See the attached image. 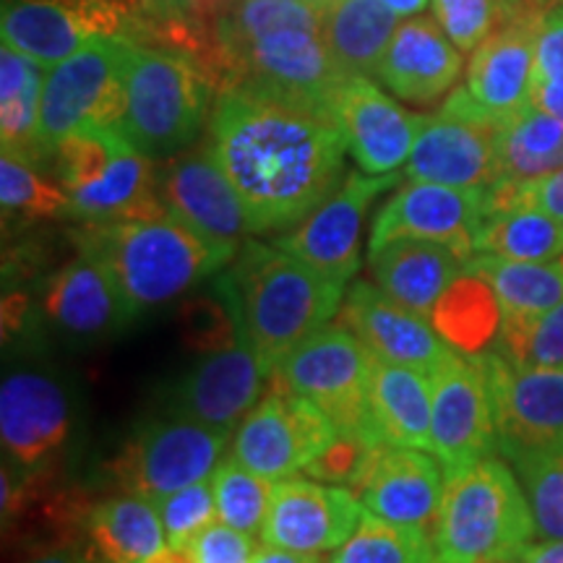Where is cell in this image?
<instances>
[{"label":"cell","mask_w":563,"mask_h":563,"mask_svg":"<svg viewBox=\"0 0 563 563\" xmlns=\"http://www.w3.org/2000/svg\"><path fill=\"white\" fill-rule=\"evenodd\" d=\"M514 207L540 209L563 222V167L530 183H496L488 188V214Z\"/></svg>","instance_id":"obj_48"},{"label":"cell","mask_w":563,"mask_h":563,"mask_svg":"<svg viewBox=\"0 0 563 563\" xmlns=\"http://www.w3.org/2000/svg\"><path fill=\"white\" fill-rule=\"evenodd\" d=\"M97 498L66 473H26L3 456L0 470V517L5 540L30 553L47 548H76Z\"/></svg>","instance_id":"obj_16"},{"label":"cell","mask_w":563,"mask_h":563,"mask_svg":"<svg viewBox=\"0 0 563 563\" xmlns=\"http://www.w3.org/2000/svg\"><path fill=\"white\" fill-rule=\"evenodd\" d=\"M146 563H194V559L188 551H178V548L165 545L159 553H154Z\"/></svg>","instance_id":"obj_57"},{"label":"cell","mask_w":563,"mask_h":563,"mask_svg":"<svg viewBox=\"0 0 563 563\" xmlns=\"http://www.w3.org/2000/svg\"><path fill=\"white\" fill-rule=\"evenodd\" d=\"M517 563H563V540L532 543Z\"/></svg>","instance_id":"obj_54"},{"label":"cell","mask_w":563,"mask_h":563,"mask_svg":"<svg viewBox=\"0 0 563 563\" xmlns=\"http://www.w3.org/2000/svg\"><path fill=\"white\" fill-rule=\"evenodd\" d=\"M79 418L74 389L45 365H13L0 384L3 456L26 473H66Z\"/></svg>","instance_id":"obj_6"},{"label":"cell","mask_w":563,"mask_h":563,"mask_svg":"<svg viewBox=\"0 0 563 563\" xmlns=\"http://www.w3.org/2000/svg\"><path fill=\"white\" fill-rule=\"evenodd\" d=\"M559 264H561V266H563V256H561V258H559Z\"/></svg>","instance_id":"obj_61"},{"label":"cell","mask_w":563,"mask_h":563,"mask_svg":"<svg viewBox=\"0 0 563 563\" xmlns=\"http://www.w3.org/2000/svg\"><path fill=\"white\" fill-rule=\"evenodd\" d=\"M538 527L522 483L498 456L446 473L433 530L439 563H517Z\"/></svg>","instance_id":"obj_4"},{"label":"cell","mask_w":563,"mask_h":563,"mask_svg":"<svg viewBox=\"0 0 563 563\" xmlns=\"http://www.w3.org/2000/svg\"><path fill=\"white\" fill-rule=\"evenodd\" d=\"M517 11H519V13L543 11V0H517Z\"/></svg>","instance_id":"obj_58"},{"label":"cell","mask_w":563,"mask_h":563,"mask_svg":"<svg viewBox=\"0 0 563 563\" xmlns=\"http://www.w3.org/2000/svg\"><path fill=\"white\" fill-rule=\"evenodd\" d=\"M386 443L371 439L361 433H340L329 443L311 464H306V473L313 481L342 485V488L361 490V485L368 477L371 467L376 464L378 454L384 452Z\"/></svg>","instance_id":"obj_46"},{"label":"cell","mask_w":563,"mask_h":563,"mask_svg":"<svg viewBox=\"0 0 563 563\" xmlns=\"http://www.w3.org/2000/svg\"><path fill=\"white\" fill-rule=\"evenodd\" d=\"M118 131L152 159H167L199 141L211 121L214 89L188 55L131 40L123 68Z\"/></svg>","instance_id":"obj_5"},{"label":"cell","mask_w":563,"mask_h":563,"mask_svg":"<svg viewBox=\"0 0 563 563\" xmlns=\"http://www.w3.org/2000/svg\"><path fill=\"white\" fill-rule=\"evenodd\" d=\"M144 0H3L0 34L45 68L79 53L97 37L141 40Z\"/></svg>","instance_id":"obj_10"},{"label":"cell","mask_w":563,"mask_h":563,"mask_svg":"<svg viewBox=\"0 0 563 563\" xmlns=\"http://www.w3.org/2000/svg\"><path fill=\"white\" fill-rule=\"evenodd\" d=\"M214 285L269 378L302 342L340 316L344 300L340 282L323 277L279 245L258 241H245Z\"/></svg>","instance_id":"obj_2"},{"label":"cell","mask_w":563,"mask_h":563,"mask_svg":"<svg viewBox=\"0 0 563 563\" xmlns=\"http://www.w3.org/2000/svg\"><path fill=\"white\" fill-rule=\"evenodd\" d=\"M329 115L347 141L350 157L363 173L389 175L410 159L426 115L405 110L376 79L347 74L336 84Z\"/></svg>","instance_id":"obj_20"},{"label":"cell","mask_w":563,"mask_h":563,"mask_svg":"<svg viewBox=\"0 0 563 563\" xmlns=\"http://www.w3.org/2000/svg\"><path fill=\"white\" fill-rule=\"evenodd\" d=\"M462 51L433 16H410L397 26L376 79L407 104H433L454 91L464 70Z\"/></svg>","instance_id":"obj_26"},{"label":"cell","mask_w":563,"mask_h":563,"mask_svg":"<svg viewBox=\"0 0 563 563\" xmlns=\"http://www.w3.org/2000/svg\"><path fill=\"white\" fill-rule=\"evenodd\" d=\"M329 563H439L433 534L394 525L365 511L355 532L336 548Z\"/></svg>","instance_id":"obj_40"},{"label":"cell","mask_w":563,"mask_h":563,"mask_svg":"<svg viewBox=\"0 0 563 563\" xmlns=\"http://www.w3.org/2000/svg\"><path fill=\"white\" fill-rule=\"evenodd\" d=\"M256 538L245 534L235 527L214 522L194 540L188 553L194 563H253L256 555Z\"/></svg>","instance_id":"obj_49"},{"label":"cell","mask_w":563,"mask_h":563,"mask_svg":"<svg viewBox=\"0 0 563 563\" xmlns=\"http://www.w3.org/2000/svg\"><path fill=\"white\" fill-rule=\"evenodd\" d=\"M157 511L162 517V527H165L167 545L178 548V551H188L194 540L220 517L217 514L211 477L162 498Z\"/></svg>","instance_id":"obj_47"},{"label":"cell","mask_w":563,"mask_h":563,"mask_svg":"<svg viewBox=\"0 0 563 563\" xmlns=\"http://www.w3.org/2000/svg\"><path fill=\"white\" fill-rule=\"evenodd\" d=\"M211 488H214L220 522L235 527L251 538H262L272 504V481L251 473L235 456L228 454L211 473Z\"/></svg>","instance_id":"obj_42"},{"label":"cell","mask_w":563,"mask_h":563,"mask_svg":"<svg viewBox=\"0 0 563 563\" xmlns=\"http://www.w3.org/2000/svg\"><path fill=\"white\" fill-rule=\"evenodd\" d=\"M365 506L355 490L313 477H282L272 488L262 540L295 553L336 551L355 532Z\"/></svg>","instance_id":"obj_21"},{"label":"cell","mask_w":563,"mask_h":563,"mask_svg":"<svg viewBox=\"0 0 563 563\" xmlns=\"http://www.w3.org/2000/svg\"><path fill=\"white\" fill-rule=\"evenodd\" d=\"M475 253L511 262H559L563 222L532 207L490 211L475 238Z\"/></svg>","instance_id":"obj_37"},{"label":"cell","mask_w":563,"mask_h":563,"mask_svg":"<svg viewBox=\"0 0 563 563\" xmlns=\"http://www.w3.org/2000/svg\"><path fill=\"white\" fill-rule=\"evenodd\" d=\"M433 19L462 53L473 55L493 32L514 19L506 0H431Z\"/></svg>","instance_id":"obj_45"},{"label":"cell","mask_w":563,"mask_h":563,"mask_svg":"<svg viewBox=\"0 0 563 563\" xmlns=\"http://www.w3.org/2000/svg\"><path fill=\"white\" fill-rule=\"evenodd\" d=\"M159 196L167 211L211 241L241 249L253 235L241 194L224 173L209 133L159 165Z\"/></svg>","instance_id":"obj_18"},{"label":"cell","mask_w":563,"mask_h":563,"mask_svg":"<svg viewBox=\"0 0 563 563\" xmlns=\"http://www.w3.org/2000/svg\"><path fill=\"white\" fill-rule=\"evenodd\" d=\"M178 327L183 344L199 355L228 347L243 336L230 302L217 290V285L211 292H191L180 302Z\"/></svg>","instance_id":"obj_44"},{"label":"cell","mask_w":563,"mask_h":563,"mask_svg":"<svg viewBox=\"0 0 563 563\" xmlns=\"http://www.w3.org/2000/svg\"><path fill=\"white\" fill-rule=\"evenodd\" d=\"M493 352L519 368H563V302L543 313H501Z\"/></svg>","instance_id":"obj_41"},{"label":"cell","mask_w":563,"mask_h":563,"mask_svg":"<svg viewBox=\"0 0 563 563\" xmlns=\"http://www.w3.org/2000/svg\"><path fill=\"white\" fill-rule=\"evenodd\" d=\"M443 485H446L443 464L426 449L386 443L357 490V498L365 511L376 514L386 522L433 534L441 514Z\"/></svg>","instance_id":"obj_27"},{"label":"cell","mask_w":563,"mask_h":563,"mask_svg":"<svg viewBox=\"0 0 563 563\" xmlns=\"http://www.w3.org/2000/svg\"><path fill=\"white\" fill-rule=\"evenodd\" d=\"M431 452L443 473L498 452V428L488 378L473 355L452 352L431 373Z\"/></svg>","instance_id":"obj_17"},{"label":"cell","mask_w":563,"mask_h":563,"mask_svg":"<svg viewBox=\"0 0 563 563\" xmlns=\"http://www.w3.org/2000/svg\"><path fill=\"white\" fill-rule=\"evenodd\" d=\"M47 68L16 47H0V141L3 152L45 165L37 150L42 87Z\"/></svg>","instance_id":"obj_33"},{"label":"cell","mask_w":563,"mask_h":563,"mask_svg":"<svg viewBox=\"0 0 563 563\" xmlns=\"http://www.w3.org/2000/svg\"><path fill=\"white\" fill-rule=\"evenodd\" d=\"M559 167H563L561 121L530 104L501 125L496 183H530L545 178Z\"/></svg>","instance_id":"obj_35"},{"label":"cell","mask_w":563,"mask_h":563,"mask_svg":"<svg viewBox=\"0 0 563 563\" xmlns=\"http://www.w3.org/2000/svg\"><path fill=\"white\" fill-rule=\"evenodd\" d=\"M534 87H563V5L543 11L534 53Z\"/></svg>","instance_id":"obj_50"},{"label":"cell","mask_w":563,"mask_h":563,"mask_svg":"<svg viewBox=\"0 0 563 563\" xmlns=\"http://www.w3.org/2000/svg\"><path fill=\"white\" fill-rule=\"evenodd\" d=\"M340 431L311 399L269 378L264 397L241 420L230 443L235 456L251 473L277 483L306 470Z\"/></svg>","instance_id":"obj_11"},{"label":"cell","mask_w":563,"mask_h":563,"mask_svg":"<svg viewBox=\"0 0 563 563\" xmlns=\"http://www.w3.org/2000/svg\"><path fill=\"white\" fill-rule=\"evenodd\" d=\"M501 125L462 87L454 89L435 115H426L402 175L454 188H490L498 180Z\"/></svg>","instance_id":"obj_12"},{"label":"cell","mask_w":563,"mask_h":563,"mask_svg":"<svg viewBox=\"0 0 563 563\" xmlns=\"http://www.w3.org/2000/svg\"><path fill=\"white\" fill-rule=\"evenodd\" d=\"M488 378L506 460L563 443V368H519L498 352L473 355Z\"/></svg>","instance_id":"obj_15"},{"label":"cell","mask_w":563,"mask_h":563,"mask_svg":"<svg viewBox=\"0 0 563 563\" xmlns=\"http://www.w3.org/2000/svg\"><path fill=\"white\" fill-rule=\"evenodd\" d=\"M371 418L376 435L389 446L431 452V376L407 365L378 361L373 355Z\"/></svg>","instance_id":"obj_31"},{"label":"cell","mask_w":563,"mask_h":563,"mask_svg":"<svg viewBox=\"0 0 563 563\" xmlns=\"http://www.w3.org/2000/svg\"><path fill=\"white\" fill-rule=\"evenodd\" d=\"M228 441L230 431L170 412V418L150 420L133 431L108 462L110 481L121 493L157 506L162 498L211 477Z\"/></svg>","instance_id":"obj_8"},{"label":"cell","mask_w":563,"mask_h":563,"mask_svg":"<svg viewBox=\"0 0 563 563\" xmlns=\"http://www.w3.org/2000/svg\"><path fill=\"white\" fill-rule=\"evenodd\" d=\"M532 104L563 123V87H534Z\"/></svg>","instance_id":"obj_53"},{"label":"cell","mask_w":563,"mask_h":563,"mask_svg":"<svg viewBox=\"0 0 563 563\" xmlns=\"http://www.w3.org/2000/svg\"><path fill=\"white\" fill-rule=\"evenodd\" d=\"M0 207L5 222H40L70 217V199L58 180L47 178L37 162L3 152L0 157Z\"/></svg>","instance_id":"obj_39"},{"label":"cell","mask_w":563,"mask_h":563,"mask_svg":"<svg viewBox=\"0 0 563 563\" xmlns=\"http://www.w3.org/2000/svg\"><path fill=\"white\" fill-rule=\"evenodd\" d=\"M467 269L488 282L501 313H543L563 302V266L559 262H511L475 253Z\"/></svg>","instance_id":"obj_38"},{"label":"cell","mask_w":563,"mask_h":563,"mask_svg":"<svg viewBox=\"0 0 563 563\" xmlns=\"http://www.w3.org/2000/svg\"><path fill=\"white\" fill-rule=\"evenodd\" d=\"M368 264L373 282L389 298L431 319L433 306L464 272L467 258L441 243L394 238V241L368 251Z\"/></svg>","instance_id":"obj_29"},{"label":"cell","mask_w":563,"mask_h":563,"mask_svg":"<svg viewBox=\"0 0 563 563\" xmlns=\"http://www.w3.org/2000/svg\"><path fill=\"white\" fill-rule=\"evenodd\" d=\"M530 501L538 538L563 540V443L511 460Z\"/></svg>","instance_id":"obj_43"},{"label":"cell","mask_w":563,"mask_h":563,"mask_svg":"<svg viewBox=\"0 0 563 563\" xmlns=\"http://www.w3.org/2000/svg\"><path fill=\"white\" fill-rule=\"evenodd\" d=\"M24 563H79L74 548H47V551L30 553Z\"/></svg>","instance_id":"obj_55"},{"label":"cell","mask_w":563,"mask_h":563,"mask_svg":"<svg viewBox=\"0 0 563 563\" xmlns=\"http://www.w3.org/2000/svg\"><path fill=\"white\" fill-rule=\"evenodd\" d=\"M384 3L389 5L399 19H410V16H420V13L431 5V0H384Z\"/></svg>","instance_id":"obj_56"},{"label":"cell","mask_w":563,"mask_h":563,"mask_svg":"<svg viewBox=\"0 0 563 563\" xmlns=\"http://www.w3.org/2000/svg\"><path fill=\"white\" fill-rule=\"evenodd\" d=\"M340 323L368 347L378 361L431 373L454 347L435 332L428 316L389 298L376 282L352 279L340 308Z\"/></svg>","instance_id":"obj_23"},{"label":"cell","mask_w":563,"mask_h":563,"mask_svg":"<svg viewBox=\"0 0 563 563\" xmlns=\"http://www.w3.org/2000/svg\"><path fill=\"white\" fill-rule=\"evenodd\" d=\"M431 323L462 355H481L501 332V302L477 272H464L433 306Z\"/></svg>","instance_id":"obj_34"},{"label":"cell","mask_w":563,"mask_h":563,"mask_svg":"<svg viewBox=\"0 0 563 563\" xmlns=\"http://www.w3.org/2000/svg\"><path fill=\"white\" fill-rule=\"evenodd\" d=\"M42 319L68 342H102L136 319L121 287L95 258L76 253L58 266L40 292Z\"/></svg>","instance_id":"obj_24"},{"label":"cell","mask_w":563,"mask_h":563,"mask_svg":"<svg viewBox=\"0 0 563 563\" xmlns=\"http://www.w3.org/2000/svg\"><path fill=\"white\" fill-rule=\"evenodd\" d=\"M253 563H323V559L313 553H295L264 543V548H258L256 555H253Z\"/></svg>","instance_id":"obj_52"},{"label":"cell","mask_w":563,"mask_h":563,"mask_svg":"<svg viewBox=\"0 0 563 563\" xmlns=\"http://www.w3.org/2000/svg\"><path fill=\"white\" fill-rule=\"evenodd\" d=\"M540 21L543 11L519 13L470 55L462 89L498 123L511 121L532 104Z\"/></svg>","instance_id":"obj_25"},{"label":"cell","mask_w":563,"mask_h":563,"mask_svg":"<svg viewBox=\"0 0 563 563\" xmlns=\"http://www.w3.org/2000/svg\"><path fill=\"white\" fill-rule=\"evenodd\" d=\"M397 21L384 0H329L321 32L344 74L376 79Z\"/></svg>","instance_id":"obj_32"},{"label":"cell","mask_w":563,"mask_h":563,"mask_svg":"<svg viewBox=\"0 0 563 563\" xmlns=\"http://www.w3.org/2000/svg\"><path fill=\"white\" fill-rule=\"evenodd\" d=\"M165 545L157 506L118 490L91 506L74 551L79 563H146Z\"/></svg>","instance_id":"obj_30"},{"label":"cell","mask_w":563,"mask_h":563,"mask_svg":"<svg viewBox=\"0 0 563 563\" xmlns=\"http://www.w3.org/2000/svg\"><path fill=\"white\" fill-rule=\"evenodd\" d=\"M70 243L76 253L108 269L136 316L194 290L241 251L211 241L173 214L157 220L81 222L70 232Z\"/></svg>","instance_id":"obj_3"},{"label":"cell","mask_w":563,"mask_h":563,"mask_svg":"<svg viewBox=\"0 0 563 563\" xmlns=\"http://www.w3.org/2000/svg\"><path fill=\"white\" fill-rule=\"evenodd\" d=\"M402 175H368L347 173L342 186L321 207L292 230L274 238V245L292 253L295 258L313 266L323 277L347 287L363 266V224L365 214L384 191H389Z\"/></svg>","instance_id":"obj_14"},{"label":"cell","mask_w":563,"mask_h":563,"mask_svg":"<svg viewBox=\"0 0 563 563\" xmlns=\"http://www.w3.org/2000/svg\"><path fill=\"white\" fill-rule=\"evenodd\" d=\"M154 162L157 159L146 157L123 136L108 167L87 186L68 194L70 220L102 224L170 214L159 196V167Z\"/></svg>","instance_id":"obj_28"},{"label":"cell","mask_w":563,"mask_h":563,"mask_svg":"<svg viewBox=\"0 0 563 563\" xmlns=\"http://www.w3.org/2000/svg\"><path fill=\"white\" fill-rule=\"evenodd\" d=\"M329 0H235L214 19L217 45L228 66V89L232 87L230 53L262 34L282 30H323ZM224 89V91H228Z\"/></svg>","instance_id":"obj_36"},{"label":"cell","mask_w":563,"mask_h":563,"mask_svg":"<svg viewBox=\"0 0 563 563\" xmlns=\"http://www.w3.org/2000/svg\"><path fill=\"white\" fill-rule=\"evenodd\" d=\"M506 3L511 5V11H514V16H519V11H517V0H506Z\"/></svg>","instance_id":"obj_60"},{"label":"cell","mask_w":563,"mask_h":563,"mask_svg":"<svg viewBox=\"0 0 563 563\" xmlns=\"http://www.w3.org/2000/svg\"><path fill=\"white\" fill-rule=\"evenodd\" d=\"M209 139L241 194L253 235L292 230L347 178V141L334 118L258 89L222 91Z\"/></svg>","instance_id":"obj_1"},{"label":"cell","mask_w":563,"mask_h":563,"mask_svg":"<svg viewBox=\"0 0 563 563\" xmlns=\"http://www.w3.org/2000/svg\"><path fill=\"white\" fill-rule=\"evenodd\" d=\"M235 0H144L146 19H178L194 24H214V19Z\"/></svg>","instance_id":"obj_51"},{"label":"cell","mask_w":563,"mask_h":563,"mask_svg":"<svg viewBox=\"0 0 563 563\" xmlns=\"http://www.w3.org/2000/svg\"><path fill=\"white\" fill-rule=\"evenodd\" d=\"M269 384V373L249 340L199 355L180 376L167 399V410L203 426L230 431L253 410Z\"/></svg>","instance_id":"obj_22"},{"label":"cell","mask_w":563,"mask_h":563,"mask_svg":"<svg viewBox=\"0 0 563 563\" xmlns=\"http://www.w3.org/2000/svg\"><path fill=\"white\" fill-rule=\"evenodd\" d=\"M232 87H251L329 115V102L344 76L323 32L282 30L245 42L230 53ZM228 89V91H230Z\"/></svg>","instance_id":"obj_13"},{"label":"cell","mask_w":563,"mask_h":563,"mask_svg":"<svg viewBox=\"0 0 563 563\" xmlns=\"http://www.w3.org/2000/svg\"><path fill=\"white\" fill-rule=\"evenodd\" d=\"M371 373L373 352L347 327L329 323L302 342L272 378L311 399L340 433L382 441L371 418Z\"/></svg>","instance_id":"obj_9"},{"label":"cell","mask_w":563,"mask_h":563,"mask_svg":"<svg viewBox=\"0 0 563 563\" xmlns=\"http://www.w3.org/2000/svg\"><path fill=\"white\" fill-rule=\"evenodd\" d=\"M488 217V188H454L418 183L394 191L371 228L368 251L394 238H418L449 245L462 258L475 256V238Z\"/></svg>","instance_id":"obj_19"},{"label":"cell","mask_w":563,"mask_h":563,"mask_svg":"<svg viewBox=\"0 0 563 563\" xmlns=\"http://www.w3.org/2000/svg\"><path fill=\"white\" fill-rule=\"evenodd\" d=\"M131 37H97L47 68L42 87L37 150L51 162L63 139L81 129H118L123 115V68Z\"/></svg>","instance_id":"obj_7"},{"label":"cell","mask_w":563,"mask_h":563,"mask_svg":"<svg viewBox=\"0 0 563 563\" xmlns=\"http://www.w3.org/2000/svg\"><path fill=\"white\" fill-rule=\"evenodd\" d=\"M553 5H563V0H543V11L553 9Z\"/></svg>","instance_id":"obj_59"}]
</instances>
